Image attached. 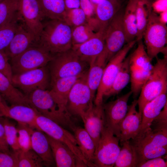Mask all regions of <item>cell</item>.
<instances>
[{
    "label": "cell",
    "mask_w": 167,
    "mask_h": 167,
    "mask_svg": "<svg viewBox=\"0 0 167 167\" xmlns=\"http://www.w3.org/2000/svg\"><path fill=\"white\" fill-rule=\"evenodd\" d=\"M28 105L37 113L73 131L76 126L66 106L58 103L49 90L37 89L25 95Z\"/></svg>",
    "instance_id": "cell-1"
},
{
    "label": "cell",
    "mask_w": 167,
    "mask_h": 167,
    "mask_svg": "<svg viewBox=\"0 0 167 167\" xmlns=\"http://www.w3.org/2000/svg\"><path fill=\"white\" fill-rule=\"evenodd\" d=\"M129 141L136 153L137 165L148 160L166 155L167 128L149 127Z\"/></svg>",
    "instance_id": "cell-2"
},
{
    "label": "cell",
    "mask_w": 167,
    "mask_h": 167,
    "mask_svg": "<svg viewBox=\"0 0 167 167\" xmlns=\"http://www.w3.org/2000/svg\"><path fill=\"white\" fill-rule=\"evenodd\" d=\"M71 32L63 19H50L43 24L38 45L53 55L66 51L72 46Z\"/></svg>",
    "instance_id": "cell-3"
},
{
    "label": "cell",
    "mask_w": 167,
    "mask_h": 167,
    "mask_svg": "<svg viewBox=\"0 0 167 167\" xmlns=\"http://www.w3.org/2000/svg\"><path fill=\"white\" fill-rule=\"evenodd\" d=\"M167 92V55L162 58H157L149 78L142 88L137 100L139 112L142 114L147 103Z\"/></svg>",
    "instance_id": "cell-4"
},
{
    "label": "cell",
    "mask_w": 167,
    "mask_h": 167,
    "mask_svg": "<svg viewBox=\"0 0 167 167\" xmlns=\"http://www.w3.org/2000/svg\"><path fill=\"white\" fill-rule=\"evenodd\" d=\"M47 66L51 81L59 78L83 74L88 71L89 65L82 60L71 48L54 54Z\"/></svg>",
    "instance_id": "cell-5"
},
{
    "label": "cell",
    "mask_w": 167,
    "mask_h": 167,
    "mask_svg": "<svg viewBox=\"0 0 167 167\" xmlns=\"http://www.w3.org/2000/svg\"><path fill=\"white\" fill-rule=\"evenodd\" d=\"M147 53L152 60L160 53L166 55L167 27L161 23L158 15L153 11L150 14L143 38Z\"/></svg>",
    "instance_id": "cell-6"
},
{
    "label": "cell",
    "mask_w": 167,
    "mask_h": 167,
    "mask_svg": "<svg viewBox=\"0 0 167 167\" xmlns=\"http://www.w3.org/2000/svg\"><path fill=\"white\" fill-rule=\"evenodd\" d=\"M38 129L51 138L66 144L75 156L79 165L90 167L79 149L74 135L51 119L38 114L36 120Z\"/></svg>",
    "instance_id": "cell-7"
},
{
    "label": "cell",
    "mask_w": 167,
    "mask_h": 167,
    "mask_svg": "<svg viewBox=\"0 0 167 167\" xmlns=\"http://www.w3.org/2000/svg\"><path fill=\"white\" fill-rule=\"evenodd\" d=\"M53 56L39 45L30 47L10 59L13 75L46 66Z\"/></svg>",
    "instance_id": "cell-8"
},
{
    "label": "cell",
    "mask_w": 167,
    "mask_h": 167,
    "mask_svg": "<svg viewBox=\"0 0 167 167\" xmlns=\"http://www.w3.org/2000/svg\"><path fill=\"white\" fill-rule=\"evenodd\" d=\"M119 141L118 138L104 125L95 148L93 160L95 167L114 166L121 149Z\"/></svg>",
    "instance_id": "cell-9"
},
{
    "label": "cell",
    "mask_w": 167,
    "mask_h": 167,
    "mask_svg": "<svg viewBox=\"0 0 167 167\" xmlns=\"http://www.w3.org/2000/svg\"><path fill=\"white\" fill-rule=\"evenodd\" d=\"M88 72L76 82L69 94L66 107L72 116L80 118L94 104L95 97L87 82Z\"/></svg>",
    "instance_id": "cell-10"
},
{
    "label": "cell",
    "mask_w": 167,
    "mask_h": 167,
    "mask_svg": "<svg viewBox=\"0 0 167 167\" xmlns=\"http://www.w3.org/2000/svg\"><path fill=\"white\" fill-rule=\"evenodd\" d=\"M137 42L136 39L126 43L122 49L113 56L107 63L97 90L94 104H103L104 96L109 89L118 73L124 60L129 51Z\"/></svg>",
    "instance_id": "cell-11"
},
{
    "label": "cell",
    "mask_w": 167,
    "mask_h": 167,
    "mask_svg": "<svg viewBox=\"0 0 167 167\" xmlns=\"http://www.w3.org/2000/svg\"><path fill=\"white\" fill-rule=\"evenodd\" d=\"M11 82L26 95L37 89L48 90L51 76L47 65L21 73L13 75Z\"/></svg>",
    "instance_id": "cell-12"
},
{
    "label": "cell",
    "mask_w": 167,
    "mask_h": 167,
    "mask_svg": "<svg viewBox=\"0 0 167 167\" xmlns=\"http://www.w3.org/2000/svg\"><path fill=\"white\" fill-rule=\"evenodd\" d=\"M123 12L119 11L111 20L105 32V48L108 62L126 43L123 23Z\"/></svg>",
    "instance_id": "cell-13"
},
{
    "label": "cell",
    "mask_w": 167,
    "mask_h": 167,
    "mask_svg": "<svg viewBox=\"0 0 167 167\" xmlns=\"http://www.w3.org/2000/svg\"><path fill=\"white\" fill-rule=\"evenodd\" d=\"M18 12L24 26L39 39L44 17L37 0H18Z\"/></svg>",
    "instance_id": "cell-14"
},
{
    "label": "cell",
    "mask_w": 167,
    "mask_h": 167,
    "mask_svg": "<svg viewBox=\"0 0 167 167\" xmlns=\"http://www.w3.org/2000/svg\"><path fill=\"white\" fill-rule=\"evenodd\" d=\"M132 94L131 91L114 101L103 104L104 125L118 138L120 125L127 112L128 102Z\"/></svg>",
    "instance_id": "cell-15"
},
{
    "label": "cell",
    "mask_w": 167,
    "mask_h": 167,
    "mask_svg": "<svg viewBox=\"0 0 167 167\" xmlns=\"http://www.w3.org/2000/svg\"><path fill=\"white\" fill-rule=\"evenodd\" d=\"M105 30H99L93 37L85 42L72 45V49L82 60L89 65L104 50Z\"/></svg>",
    "instance_id": "cell-16"
},
{
    "label": "cell",
    "mask_w": 167,
    "mask_h": 167,
    "mask_svg": "<svg viewBox=\"0 0 167 167\" xmlns=\"http://www.w3.org/2000/svg\"><path fill=\"white\" fill-rule=\"evenodd\" d=\"M38 39L21 22L13 37L4 52L9 60L29 48L37 45Z\"/></svg>",
    "instance_id": "cell-17"
},
{
    "label": "cell",
    "mask_w": 167,
    "mask_h": 167,
    "mask_svg": "<svg viewBox=\"0 0 167 167\" xmlns=\"http://www.w3.org/2000/svg\"><path fill=\"white\" fill-rule=\"evenodd\" d=\"M103 104H94L80 117L84 124V128L92 138L95 147L99 140L105 124Z\"/></svg>",
    "instance_id": "cell-18"
},
{
    "label": "cell",
    "mask_w": 167,
    "mask_h": 167,
    "mask_svg": "<svg viewBox=\"0 0 167 167\" xmlns=\"http://www.w3.org/2000/svg\"><path fill=\"white\" fill-rule=\"evenodd\" d=\"M137 100H134L128 106L127 112L119 126L118 137L120 143L134 139L139 131L142 121V114L136 109Z\"/></svg>",
    "instance_id": "cell-19"
},
{
    "label": "cell",
    "mask_w": 167,
    "mask_h": 167,
    "mask_svg": "<svg viewBox=\"0 0 167 167\" xmlns=\"http://www.w3.org/2000/svg\"><path fill=\"white\" fill-rule=\"evenodd\" d=\"M46 135L56 166L80 167L75 156L68 146L64 143Z\"/></svg>",
    "instance_id": "cell-20"
},
{
    "label": "cell",
    "mask_w": 167,
    "mask_h": 167,
    "mask_svg": "<svg viewBox=\"0 0 167 167\" xmlns=\"http://www.w3.org/2000/svg\"><path fill=\"white\" fill-rule=\"evenodd\" d=\"M31 148L42 159L45 166H56L49 141L46 134L33 129L31 135Z\"/></svg>",
    "instance_id": "cell-21"
},
{
    "label": "cell",
    "mask_w": 167,
    "mask_h": 167,
    "mask_svg": "<svg viewBox=\"0 0 167 167\" xmlns=\"http://www.w3.org/2000/svg\"><path fill=\"white\" fill-rule=\"evenodd\" d=\"M167 92H164L145 105L142 112L141 123L137 135L149 127L153 120L167 104Z\"/></svg>",
    "instance_id": "cell-22"
},
{
    "label": "cell",
    "mask_w": 167,
    "mask_h": 167,
    "mask_svg": "<svg viewBox=\"0 0 167 167\" xmlns=\"http://www.w3.org/2000/svg\"><path fill=\"white\" fill-rule=\"evenodd\" d=\"M38 114L28 105L15 104L9 106L5 117L13 119L18 123L39 130L36 122Z\"/></svg>",
    "instance_id": "cell-23"
},
{
    "label": "cell",
    "mask_w": 167,
    "mask_h": 167,
    "mask_svg": "<svg viewBox=\"0 0 167 167\" xmlns=\"http://www.w3.org/2000/svg\"><path fill=\"white\" fill-rule=\"evenodd\" d=\"M88 71L77 76L59 78L51 81L49 90L50 93L58 103L66 107L68 95L71 88Z\"/></svg>",
    "instance_id": "cell-24"
},
{
    "label": "cell",
    "mask_w": 167,
    "mask_h": 167,
    "mask_svg": "<svg viewBox=\"0 0 167 167\" xmlns=\"http://www.w3.org/2000/svg\"><path fill=\"white\" fill-rule=\"evenodd\" d=\"M95 6V18L100 30H105L119 11V4L117 0H102Z\"/></svg>",
    "instance_id": "cell-25"
},
{
    "label": "cell",
    "mask_w": 167,
    "mask_h": 167,
    "mask_svg": "<svg viewBox=\"0 0 167 167\" xmlns=\"http://www.w3.org/2000/svg\"><path fill=\"white\" fill-rule=\"evenodd\" d=\"M108 62L106 55L102 52L89 65L87 75V84L95 97L100 84L104 69Z\"/></svg>",
    "instance_id": "cell-26"
},
{
    "label": "cell",
    "mask_w": 167,
    "mask_h": 167,
    "mask_svg": "<svg viewBox=\"0 0 167 167\" xmlns=\"http://www.w3.org/2000/svg\"><path fill=\"white\" fill-rule=\"evenodd\" d=\"M79 150L90 167H95L93 164L95 145L92 138L85 129L75 126L73 130Z\"/></svg>",
    "instance_id": "cell-27"
},
{
    "label": "cell",
    "mask_w": 167,
    "mask_h": 167,
    "mask_svg": "<svg viewBox=\"0 0 167 167\" xmlns=\"http://www.w3.org/2000/svg\"><path fill=\"white\" fill-rule=\"evenodd\" d=\"M0 94L3 98L11 105H28L25 95L16 88L9 79L0 72Z\"/></svg>",
    "instance_id": "cell-28"
},
{
    "label": "cell",
    "mask_w": 167,
    "mask_h": 167,
    "mask_svg": "<svg viewBox=\"0 0 167 167\" xmlns=\"http://www.w3.org/2000/svg\"><path fill=\"white\" fill-rule=\"evenodd\" d=\"M137 0H130L123 15L126 43L136 39L137 24L136 6Z\"/></svg>",
    "instance_id": "cell-29"
},
{
    "label": "cell",
    "mask_w": 167,
    "mask_h": 167,
    "mask_svg": "<svg viewBox=\"0 0 167 167\" xmlns=\"http://www.w3.org/2000/svg\"><path fill=\"white\" fill-rule=\"evenodd\" d=\"M137 46L130 55V71L152 70L153 66L152 60L149 57L142 40L137 42Z\"/></svg>",
    "instance_id": "cell-30"
},
{
    "label": "cell",
    "mask_w": 167,
    "mask_h": 167,
    "mask_svg": "<svg viewBox=\"0 0 167 167\" xmlns=\"http://www.w3.org/2000/svg\"><path fill=\"white\" fill-rule=\"evenodd\" d=\"M129 58L130 55L124 60L112 85L105 94L104 98L118 94L128 84L130 79Z\"/></svg>",
    "instance_id": "cell-31"
},
{
    "label": "cell",
    "mask_w": 167,
    "mask_h": 167,
    "mask_svg": "<svg viewBox=\"0 0 167 167\" xmlns=\"http://www.w3.org/2000/svg\"><path fill=\"white\" fill-rule=\"evenodd\" d=\"M44 17L63 19L66 11L64 0H37Z\"/></svg>",
    "instance_id": "cell-32"
},
{
    "label": "cell",
    "mask_w": 167,
    "mask_h": 167,
    "mask_svg": "<svg viewBox=\"0 0 167 167\" xmlns=\"http://www.w3.org/2000/svg\"><path fill=\"white\" fill-rule=\"evenodd\" d=\"M122 147L114 165L115 167H136L137 162L135 150L129 140L121 143Z\"/></svg>",
    "instance_id": "cell-33"
},
{
    "label": "cell",
    "mask_w": 167,
    "mask_h": 167,
    "mask_svg": "<svg viewBox=\"0 0 167 167\" xmlns=\"http://www.w3.org/2000/svg\"><path fill=\"white\" fill-rule=\"evenodd\" d=\"M152 7L147 0H137L136 15L137 24V42L142 40L146 28Z\"/></svg>",
    "instance_id": "cell-34"
},
{
    "label": "cell",
    "mask_w": 167,
    "mask_h": 167,
    "mask_svg": "<svg viewBox=\"0 0 167 167\" xmlns=\"http://www.w3.org/2000/svg\"><path fill=\"white\" fill-rule=\"evenodd\" d=\"M18 0H2L0 2V27L19 18Z\"/></svg>",
    "instance_id": "cell-35"
},
{
    "label": "cell",
    "mask_w": 167,
    "mask_h": 167,
    "mask_svg": "<svg viewBox=\"0 0 167 167\" xmlns=\"http://www.w3.org/2000/svg\"><path fill=\"white\" fill-rule=\"evenodd\" d=\"M97 32L87 22L72 28V45H79L85 42L93 37Z\"/></svg>",
    "instance_id": "cell-36"
},
{
    "label": "cell",
    "mask_w": 167,
    "mask_h": 167,
    "mask_svg": "<svg viewBox=\"0 0 167 167\" xmlns=\"http://www.w3.org/2000/svg\"><path fill=\"white\" fill-rule=\"evenodd\" d=\"M18 167H41L45 166L40 157L32 149L27 151L20 149L15 151Z\"/></svg>",
    "instance_id": "cell-37"
},
{
    "label": "cell",
    "mask_w": 167,
    "mask_h": 167,
    "mask_svg": "<svg viewBox=\"0 0 167 167\" xmlns=\"http://www.w3.org/2000/svg\"><path fill=\"white\" fill-rule=\"evenodd\" d=\"M18 18L0 27V50L4 51L9 44L20 24Z\"/></svg>",
    "instance_id": "cell-38"
},
{
    "label": "cell",
    "mask_w": 167,
    "mask_h": 167,
    "mask_svg": "<svg viewBox=\"0 0 167 167\" xmlns=\"http://www.w3.org/2000/svg\"><path fill=\"white\" fill-rule=\"evenodd\" d=\"M0 121L5 128L6 139L9 147L14 152L20 150L18 142V132L17 128L7 119L2 118Z\"/></svg>",
    "instance_id": "cell-39"
},
{
    "label": "cell",
    "mask_w": 167,
    "mask_h": 167,
    "mask_svg": "<svg viewBox=\"0 0 167 167\" xmlns=\"http://www.w3.org/2000/svg\"><path fill=\"white\" fill-rule=\"evenodd\" d=\"M16 128L18 134V142L20 149L27 151L31 149V135L32 131L34 128L18 123Z\"/></svg>",
    "instance_id": "cell-40"
},
{
    "label": "cell",
    "mask_w": 167,
    "mask_h": 167,
    "mask_svg": "<svg viewBox=\"0 0 167 167\" xmlns=\"http://www.w3.org/2000/svg\"><path fill=\"white\" fill-rule=\"evenodd\" d=\"M63 19L71 28L87 22L86 16L84 11L80 7L66 10Z\"/></svg>",
    "instance_id": "cell-41"
},
{
    "label": "cell",
    "mask_w": 167,
    "mask_h": 167,
    "mask_svg": "<svg viewBox=\"0 0 167 167\" xmlns=\"http://www.w3.org/2000/svg\"><path fill=\"white\" fill-rule=\"evenodd\" d=\"M18 159L16 152L0 151V167H17Z\"/></svg>",
    "instance_id": "cell-42"
},
{
    "label": "cell",
    "mask_w": 167,
    "mask_h": 167,
    "mask_svg": "<svg viewBox=\"0 0 167 167\" xmlns=\"http://www.w3.org/2000/svg\"><path fill=\"white\" fill-rule=\"evenodd\" d=\"M9 60L5 52L0 50V72L11 81L13 74Z\"/></svg>",
    "instance_id": "cell-43"
},
{
    "label": "cell",
    "mask_w": 167,
    "mask_h": 167,
    "mask_svg": "<svg viewBox=\"0 0 167 167\" xmlns=\"http://www.w3.org/2000/svg\"><path fill=\"white\" fill-rule=\"evenodd\" d=\"M80 8L85 13L87 22L95 18V6L91 0H80Z\"/></svg>",
    "instance_id": "cell-44"
},
{
    "label": "cell",
    "mask_w": 167,
    "mask_h": 167,
    "mask_svg": "<svg viewBox=\"0 0 167 167\" xmlns=\"http://www.w3.org/2000/svg\"><path fill=\"white\" fill-rule=\"evenodd\" d=\"M167 161L163 156H160L148 160L138 164V167H166Z\"/></svg>",
    "instance_id": "cell-45"
},
{
    "label": "cell",
    "mask_w": 167,
    "mask_h": 167,
    "mask_svg": "<svg viewBox=\"0 0 167 167\" xmlns=\"http://www.w3.org/2000/svg\"><path fill=\"white\" fill-rule=\"evenodd\" d=\"M153 12L160 14L167 11V0H156L152 4Z\"/></svg>",
    "instance_id": "cell-46"
},
{
    "label": "cell",
    "mask_w": 167,
    "mask_h": 167,
    "mask_svg": "<svg viewBox=\"0 0 167 167\" xmlns=\"http://www.w3.org/2000/svg\"><path fill=\"white\" fill-rule=\"evenodd\" d=\"M0 147L3 151L9 152V146L5 136V130L2 123L0 121Z\"/></svg>",
    "instance_id": "cell-47"
},
{
    "label": "cell",
    "mask_w": 167,
    "mask_h": 167,
    "mask_svg": "<svg viewBox=\"0 0 167 167\" xmlns=\"http://www.w3.org/2000/svg\"><path fill=\"white\" fill-rule=\"evenodd\" d=\"M66 10L80 7V0H64Z\"/></svg>",
    "instance_id": "cell-48"
},
{
    "label": "cell",
    "mask_w": 167,
    "mask_h": 167,
    "mask_svg": "<svg viewBox=\"0 0 167 167\" xmlns=\"http://www.w3.org/2000/svg\"><path fill=\"white\" fill-rule=\"evenodd\" d=\"M8 107L9 106L6 104L3 98L0 94V108L4 116H5Z\"/></svg>",
    "instance_id": "cell-49"
},
{
    "label": "cell",
    "mask_w": 167,
    "mask_h": 167,
    "mask_svg": "<svg viewBox=\"0 0 167 167\" xmlns=\"http://www.w3.org/2000/svg\"><path fill=\"white\" fill-rule=\"evenodd\" d=\"M159 21L162 24L166 25L167 23V11L162 12L158 15Z\"/></svg>",
    "instance_id": "cell-50"
},
{
    "label": "cell",
    "mask_w": 167,
    "mask_h": 167,
    "mask_svg": "<svg viewBox=\"0 0 167 167\" xmlns=\"http://www.w3.org/2000/svg\"><path fill=\"white\" fill-rule=\"evenodd\" d=\"M102 0H91L93 3L94 4H96Z\"/></svg>",
    "instance_id": "cell-51"
},
{
    "label": "cell",
    "mask_w": 167,
    "mask_h": 167,
    "mask_svg": "<svg viewBox=\"0 0 167 167\" xmlns=\"http://www.w3.org/2000/svg\"><path fill=\"white\" fill-rule=\"evenodd\" d=\"M0 151H2V149L1 148H0Z\"/></svg>",
    "instance_id": "cell-52"
},
{
    "label": "cell",
    "mask_w": 167,
    "mask_h": 167,
    "mask_svg": "<svg viewBox=\"0 0 167 167\" xmlns=\"http://www.w3.org/2000/svg\"><path fill=\"white\" fill-rule=\"evenodd\" d=\"M2 0H0V2L2 1Z\"/></svg>",
    "instance_id": "cell-53"
}]
</instances>
